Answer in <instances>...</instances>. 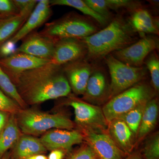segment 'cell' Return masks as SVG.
<instances>
[{
    "instance_id": "6da1fadb",
    "label": "cell",
    "mask_w": 159,
    "mask_h": 159,
    "mask_svg": "<svg viewBox=\"0 0 159 159\" xmlns=\"http://www.w3.org/2000/svg\"><path fill=\"white\" fill-rule=\"evenodd\" d=\"M13 84L27 105L67 97L71 91L62 66L51 62L24 72Z\"/></svg>"
},
{
    "instance_id": "7a4b0ae2",
    "label": "cell",
    "mask_w": 159,
    "mask_h": 159,
    "mask_svg": "<svg viewBox=\"0 0 159 159\" xmlns=\"http://www.w3.org/2000/svg\"><path fill=\"white\" fill-rule=\"evenodd\" d=\"M136 33L128 21L117 16L103 29L82 39L87 48L86 60L88 61L105 58L130 46L137 41Z\"/></svg>"
},
{
    "instance_id": "3957f363",
    "label": "cell",
    "mask_w": 159,
    "mask_h": 159,
    "mask_svg": "<svg viewBox=\"0 0 159 159\" xmlns=\"http://www.w3.org/2000/svg\"><path fill=\"white\" fill-rule=\"evenodd\" d=\"M99 31L98 25L89 18L75 12H70L57 19L46 23L40 32L55 42L64 38L82 39Z\"/></svg>"
},
{
    "instance_id": "277c9868",
    "label": "cell",
    "mask_w": 159,
    "mask_h": 159,
    "mask_svg": "<svg viewBox=\"0 0 159 159\" xmlns=\"http://www.w3.org/2000/svg\"><path fill=\"white\" fill-rule=\"evenodd\" d=\"M15 117L21 132L29 135H39L55 129L71 130L74 126L70 119L61 114L31 109H20Z\"/></svg>"
},
{
    "instance_id": "5b68a950",
    "label": "cell",
    "mask_w": 159,
    "mask_h": 159,
    "mask_svg": "<svg viewBox=\"0 0 159 159\" xmlns=\"http://www.w3.org/2000/svg\"><path fill=\"white\" fill-rule=\"evenodd\" d=\"M155 91L145 83L137 84L111 98L102 109L107 122L124 114L154 98Z\"/></svg>"
},
{
    "instance_id": "8992f818",
    "label": "cell",
    "mask_w": 159,
    "mask_h": 159,
    "mask_svg": "<svg viewBox=\"0 0 159 159\" xmlns=\"http://www.w3.org/2000/svg\"><path fill=\"white\" fill-rule=\"evenodd\" d=\"M105 58L110 74L109 97L111 99L139 83L146 75V70L143 66H130L121 62L111 54Z\"/></svg>"
},
{
    "instance_id": "52a82bcc",
    "label": "cell",
    "mask_w": 159,
    "mask_h": 159,
    "mask_svg": "<svg viewBox=\"0 0 159 159\" xmlns=\"http://www.w3.org/2000/svg\"><path fill=\"white\" fill-rule=\"evenodd\" d=\"M68 104L74 109L75 122L84 130H107L108 123L100 107L75 99H71Z\"/></svg>"
},
{
    "instance_id": "ba28073f",
    "label": "cell",
    "mask_w": 159,
    "mask_h": 159,
    "mask_svg": "<svg viewBox=\"0 0 159 159\" xmlns=\"http://www.w3.org/2000/svg\"><path fill=\"white\" fill-rule=\"evenodd\" d=\"M159 46L158 38L148 35L111 54L127 65L134 67H141L148 55L158 49Z\"/></svg>"
},
{
    "instance_id": "9c48e42d",
    "label": "cell",
    "mask_w": 159,
    "mask_h": 159,
    "mask_svg": "<svg viewBox=\"0 0 159 159\" xmlns=\"http://www.w3.org/2000/svg\"><path fill=\"white\" fill-rule=\"evenodd\" d=\"M87 48L82 39L64 38L55 42L51 63L62 66L68 63L84 59Z\"/></svg>"
},
{
    "instance_id": "30bf717a",
    "label": "cell",
    "mask_w": 159,
    "mask_h": 159,
    "mask_svg": "<svg viewBox=\"0 0 159 159\" xmlns=\"http://www.w3.org/2000/svg\"><path fill=\"white\" fill-rule=\"evenodd\" d=\"M84 140L99 159H123L125 154L120 150L105 132L84 130Z\"/></svg>"
},
{
    "instance_id": "8fae6325",
    "label": "cell",
    "mask_w": 159,
    "mask_h": 159,
    "mask_svg": "<svg viewBox=\"0 0 159 159\" xmlns=\"http://www.w3.org/2000/svg\"><path fill=\"white\" fill-rule=\"evenodd\" d=\"M51 62L25 53L16 52L11 56L0 59V66L12 82L26 71Z\"/></svg>"
},
{
    "instance_id": "7c38bea8",
    "label": "cell",
    "mask_w": 159,
    "mask_h": 159,
    "mask_svg": "<svg viewBox=\"0 0 159 159\" xmlns=\"http://www.w3.org/2000/svg\"><path fill=\"white\" fill-rule=\"evenodd\" d=\"M55 41L40 32L34 31L22 39L16 52L25 53L41 59L51 60Z\"/></svg>"
},
{
    "instance_id": "4fadbf2b",
    "label": "cell",
    "mask_w": 159,
    "mask_h": 159,
    "mask_svg": "<svg viewBox=\"0 0 159 159\" xmlns=\"http://www.w3.org/2000/svg\"><path fill=\"white\" fill-rule=\"evenodd\" d=\"M62 67L71 90L77 95H83L93 71L90 64L84 58L68 63Z\"/></svg>"
},
{
    "instance_id": "5bb4252c",
    "label": "cell",
    "mask_w": 159,
    "mask_h": 159,
    "mask_svg": "<svg viewBox=\"0 0 159 159\" xmlns=\"http://www.w3.org/2000/svg\"><path fill=\"white\" fill-rule=\"evenodd\" d=\"M40 140L47 150H70L74 145L81 143L84 136L77 130L55 129L44 134Z\"/></svg>"
},
{
    "instance_id": "9a60e30c",
    "label": "cell",
    "mask_w": 159,
    "mask_h": 159,
    "mask_svg": "<svg viewBox=\"0 0 159 159\" xmlns=\"http://www.w3.org/2000/svg\"><path fill=\"white\" fill-rule=\"evenodd\" d=\"M50 0L38 1L36 7L25 24L10 39L17 43L28 34L42 26L52 15V11Z\"/></svg>"
},
{
    "instance_id": "2e32d148",
    "label": "cell",
    "mask_w": 159,
    "mask_h": 159,
    "mask_svg": "<svg viewBox=\"0 0 159 159\" xmlns=\"http://www.w3.org/2000/svg\"><path fill=\"white\" fill-rule=\"evenodd\" d=\"M107 130L109 135L123 153L129 154L132 152L135 136L124 121L118 118L112 120L108 123Z\"/></svg>"
},
{
    "instance_id": "e0dca14e",
    "label": "cell",
    "mask_w": 159,
    "mask_h": 159,
    "mask_svg": "<svg viewBox=\"0 0 159 159\" xmlns=\"http://www.w3.org/2000/svg\"><path fill=\"white\" fill-rule=\"evenodd\" d=\"M110 95L106 78L101 70H93L89 78L83 94V99L89 102H97Z\"/></svg>"
},
{
    "instance_id": "ac0fdd59",
    "label": "cell",
    "mask_w": 159,
    "mask_h": 159,
    "mask_svg": "<svg viewBox=\"0 0 159 159\" xmlns=\"http://www.w3.org/2000/svg\"><path fill=\"white\" fill-rule=\"evenodd\" d=\"M131 27L136 32L159 34V24L148 10L137 8L128 20Z\"/></svg>"
},
{
    "instance_id": "d6986e66",
    "label": "cell",
    "mask_w": 159,
    "mask_h": 159,
    "mask_svg": "<svg viewBox=\"0 0 159 159\" xmlns=\"http://www.w3.org/2000/svg\"><path fill=\"white\" fill-rule=\"evenodd\" d=\"M46 151L40 139L24 134L21 136L14 145L13 157L15 159H26L31 156L44 153Z\"/></svg>"
},
{
    "instance_id": "ffe728a7",
    "label": "cell",
    "mask_w": 159,
    "mask_h": 159,
    "mask_svg": "<svg viewBox=\"0 0 159 159\" xmlns=\"http://www.w3.org/2000/svg\"><path fill=\"white\" fill-rule=\"evenodd\" d=\"M158 110L157 99L152 98L146 103L137 134L138 141L144 139L155 128L157 120Z\"/></svg>"
},
{
    "instance_id": "44dd1931",
    "label": "cell",
    "mask_w": 159,
    "mask_h": 159,
    "mask_svg": "<svg viewBox=\"0 0 159 159\" xmlns=\"http://www.w3.org/2000/svg\"><path fill=\"white\" fill-rule=\"evenodd\" d=\"M21 135L15 114H11L5 127L0 132V157L15 145Z\"/></svg>"
},
{
    "instance_id": "7402d4cb",
    "label": "cell",
    "mask_w": 159,
    "mask_h": 159,
    "mask_svg": "<svg viewBox=\"0 0 159 159\" xmlns=\"http://www.w3.org/2000/svg\"><path fill=\"white\" fill-rule=\"evenodd\" d=\"M52 6H67L73 7L82 12L83 14L94 20L99 25L105 26L108 23V19L100 15L91 9L84 1L82 0H51Z\"/></svg>"
},
{
    "instance_id": "603a6c76",
    "label": "cell",
    "mask_w": 159,
    "mask_h": 159,
    "mask_svg": "<svg viewBox=\"0 0 159 159\" xmlns=\"http://www.w3.org/2000/svg\"><path fill=\"white\" fill-rule=\"evenodd\" d=\"M25 22L19 14L0 21V46L13 37Z\"/></svg>"
},
{
    "instance_id": "cb8c5ba5",
    "label": "cell",
    "mask_w": 159,
    "mask_h": 159,
    "mask_svg": "<svg viewBox=\"0 0 159 159\" xmlns=\"http://www.w3.org/2000/svg\"><path fill=\"white\" fill-rule=\"evenodd\" d=\"M0 89L6 95L13 99L21 108H25L27 105L18 93L15 85L9 76L0 66Z\"/></svg>"
},
{
    "instance_id": "d4e9b609",
    "label": "cell",
    "mask_w": 159,
    "mask_h": 159,
    "mask_svg": "<svg viewBox=\"0 0 159 159\" xmlns=\"http://www.w3.org/2000/svg\"><path fill=\"white\" fill-rule=\"evenodd\" d=\"M147 102L139 105L118 118L125 122L135 136L139 130L144 109Z\"/></svg>"
},
{
    "instance_id": "484cf974",
    "label": "cell",
    "mask_w": 159,
    "mask_h": 159,
    "mask_svg": "<svg viewBox=\"0 0 159 159\" xmlns=\"http://www.w3.org/2000/svg\"><path fill=\"white\" fill-rule=\"evenodd\" d=\"M154 51L148 55L145 62L150 73L153 89L157 92L159 89V60L156 53Z\"/></svg>"
},
{
    "instance_id": "4316f807",
    "label": "cell",
    "mask_w": 159,
    "mask_h": 159,
    "mask_svg": "<svg viewBox=\"0 0 159 159\" xmlns=\"http://www.w3.org/2000/svg\"><path fill=\"white\" fill-rule=\"evenodd\" d=\"M143 152L146 159H159V136L158 133L153 134L146 142Z\"/></svg>"
},
{
    "instance_id": "83f0119b",
    "label": "cell",
    "mask_w": 159,
    "mask_h": 159,
    "mask_svg": "<svg viewBox=\"0 0 159 159\" xmlns=\"http://www.w3.org/2000/svg\"><path fill=\"white\" fill-rule=\"evenodd\" d=\"M17 7L19 14L26 21L28 20L37 5V0H13Z\"/></svg>"
},
{
    "instance_id": "f1b7e54d",
    "label": "cell",
    "mask_w": 159,
    "mask_h": 159,
    "mask_svg": "<svg viewBox=\"0 0 159 159\" xmlns=\"http://www.w3.org/2000/svg\"><path fill=\"white\" fill-rule=\"evenodd\" d=\"M21 108L15 101L0 89V111L16 114Z\"/></svg>"
},
{
    "instance_id": "f546056e",
    "label": "cell",
    "mask_w": 159,
    "mask_h": 159,
    "mask_svg": "<svg viewBox=\"0 0 159 159\" xmlns=\"http://www.w3.org/2000/svg\"><path fill=\"white\" fill-rule=\"evenodd\" d=\"M84 2L95 12L109 19L110 10L107 0H84Z\"/></svg>"
},
{
    "instance_id": "4dcf8cb0",
    "label": "cell",
    "mask_w": 159,
    "mask_h": 159,
    "mask_svg": "<svg viewBox=\"0 0 159 159\" xmlns=\"http://www.w3.org/2000/svg\"><path fill=\"white\" fill-rule=\"evenodd\" d=\"M18 14V10L13 0H0V16L2 19Z\"/></svg>"
},
{
    "instance_id": "1f68e13d",
    "label": "cell",
    "mask_w": 159,
    "mask_h": 159,
    "mask_svg": "<svg viewBox=\"0 0 159 159\" xmlns=\"http://www.w3.org/2000/svg\"><path fill=\"white\" fill-rule=\"evenodd\" d=\"M70 159H99L93 149L87 145L80 148Z\"/></svg>"
},
{
    "instance_id": "d6a6232c",
    "label": "cell",
    "mask_w": 159,
    "mask_h": 159,
    "mask_svg": "<svg viewBox=\"0 0 159 159\" xmlns=\"http://www.w3.org/2000/svg\"><path fill=\"white\" fill-rule=\"evenodd\" d=\"M16 43L9 39L0 46V59L11 56L16 52Z\"/></svg>"
},
{
    "instance_id": "836d02e7",
    "label": "cell",
    "mask_w": 159,
    "mask_h": 159,
    "mask_svg": "<svg viewBox=\"0 0 159 159\" xmlns=\"http://www.w3.org/2000/svg\"><path fill=\"white\" fill-rule=\"evenodd\" d=\"M65 157L64 150L55 149L51 151L48 159H63Z\"/></svg>"
},
{
    "instance_id": "e575fe53",
    "label": "cell",
    "mask_w": 159,
    "mask_h": 159,
    "mask_svg": "<svg viewBox=\"0 0 159 159\" xmlns=\"http://www.w3.org/2000/svg\"><path fill=\"white\" fill-rule=\"evenodd\" d=\"M11 114L6 112L0 111V132L2 130L9 118V115Z\"/></svg>"
},
{
    "instance_id": "d590c367",
    "label": "cell",
    "mask_w": 159,
    "mask_h": 159,
    "mask_svg": "<svg viewBox=\"0 0 159 159\" xmlns=\"http://www.w3.org/2000/svg\"><path fill=\"white\" fill-rule=\"evenodd\" d=\"M26 159H48V158L42 154H39L31 156Z\"/></svg>"
},
{
    "instance_id": "8d00e7d4",
    "label": "cell",
    "mask_w": 159,
    "mask_h": 159,
    "mask_svg": "<svg viewBox=\"0 0 159 159\" xmlns=\"http://www.w3.org/2000/svg\"><path fill=\"white\" fill-rule=\"evenodd\" d=\"M125 159H143L142 158V157L138 154H134L131 155L129 156L128 157Z\"/></svg>"
},
{
    "instance_id": "74e56055",
    "label": "cell",
    "mask_w": 159,
    "mask_h": 159,
    "mask_svg": "<svg viewBox=\"0 0 159 159\" xmlns=\"http://www.w3.org/2000/svg\"><path fill=\"white\" fill-rule=\"evenodd\" d=\"M1 159H12L11 158L10 156L8 155H6L5 156L3 157Z\"/></svg>"
},
{
    "instance_id": "f35d334b",
    "label": "cell",
    "mask_w": 159,
    "mask_h": 159,
    "mask_svg": "<svg viewBox=\"0 0 159 159\" xmlns=\"http://www.w3.org/2000/svg\"><path fill=\"white\" fill-rule=\"evenodd\" d=\"M2 19V18L1 17V16H0V21H1V20Z\"/></svg>"
}]
</instances>
